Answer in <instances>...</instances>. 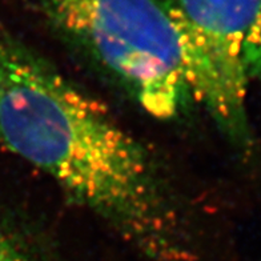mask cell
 Masks as SVG:
<instances>
[{
    "mask_svg": "<svg viewBox=\"0 0 261 261\" xmlns=\"http://www.w3.org/2000/svg\"><path fill=\"white\" fill-rule=\"evenodd\" d=\"M63 32L160 120L189 99L176 34L156 0H39Z\"/></svg>",
    "mask_w": 261,
    "mask_h": 261,
    "instance_id": "2",
    "label": "cell"
},
{
    "mask_svg": "<svg viewBox=\"0 0 261 261\" xmlns=\"http://www.w3.org/2000/svg\"><path fill=\"white\" fill-rule=\"evenodd\" d=\"M245 62L249 79L261 77V4L257 19L254 21L245 45Z\"/></svg>",
    "mask_w": 261,
    "mask_h": 261,
    "instance_id": "4",
    "label": "cell"
},
{
    "mask_svg": "<svg viewBox=\"0 0 261 261\" xmlns=\"http://www.w3.org/2000/svg\"><path fill=\"white\" fill-rule=\"evenodd\" d=\"M0 144L148 261H197L144 148L96 100L0 27Z\"/></svg>",
    "mask_w": 261,
    "mask_h": 261,
    "instance_id": "1",
    "label": "cell"
},
{
    "mask_svg": "<svg viewBox=\"0 0 261 261\" xmlns=\"http://www.w3.org/2000/svg\"><path fill=\"white\" fill-rule=\"evenodd\" d=\"M176 34L189 99L230 140L252 143L245 45L261 0H156Z\"/></svg>",
    "mask_w": 261,
    "mask_h": 261,
    "instance_id": "3",
    "label": "cell"
},
{
    "mask_svg": "<svg viewBox=\"0 0 261 261\" xmlns=\"http://www.w3.org/2000/svg\"><path fill=\"white\" fill-rule=\"evenodd\" d=\"M0 261H36L14 234L0 225Z\"/></svg>",
    "mask_w": 261,
    "mask_h": 261,
    "instance_id": "5",
    "label": "cell"
}]
</instances>
